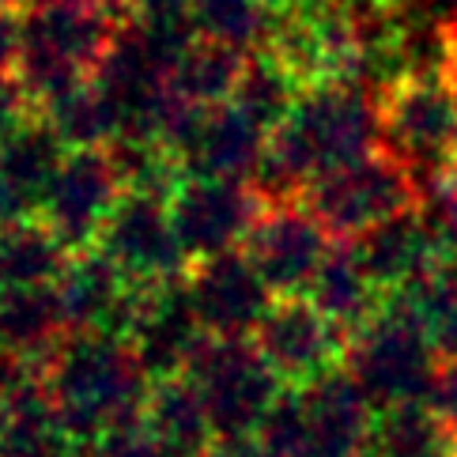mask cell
<instances>
[{
    "mask_svg": "<svg viewBox=\"0 0 457 457\" xmlns=\"http://www.w3.org/2000/svg\"><path fill=\"white\" fill-rule=\"evenodd\" d=\"M42 382L76 443H99L106 431L140 420L152 394L133 345L110 333H69L46 359Z\"/></svg>",
    "mask_w": 457,
    "mask_h": 457,
    "instance_id": "1",
    "label": "cell"
},
{
    "mask_svg": "<svg viewBox=\"0 0 457 457\" xmlns=\"http://www.w3.org/2000/svg\"><path fill=\"white\" fill-rule=\"evenodd\" d=\"M125 15L106 0H30L23 4V42L15 76L35 103V113L57 95L95 76Z\"/></svg>",
    "mask_w": 457,
    "mask_h": 457,
    "instance_id": "2",
    "label": "cell"
},
{
    "mask_svg": "<svg viewBox=\"0 0 457 457\" xmlns=\"http://www.w3.org/2000/svg\"><path fill=\"white\" fill-rule=\"evenodd\" d=\"M382 152L412 186H443L457 170V79L401 76L382 95Z\"/></svg>",
    "mask_w": 457,
    "mask_h": 457,
    "instance_id": "3",
    "label": "cell"
},
{
    "mask_svg": "<svg viewBox=\"0 0 457 457\" xmlns=\"http://www.w3.org/2000/svg\"><path fill=\"white\" fill-rule=\"evenodd\" d=\"M438 352L423 333V325L408 314L397 299H386V306L367 325L348 337L345 367L352 378L363 386V394L374 408H394L428 401L431 382L438 374Z\"/></svg>",
    "mask_w": 457,
    "mask_h": 457,
    "instance_id": "4",
    "label": "cell"
},
{
    "mask_svg": "<svg viewBox=\"0 0 457 457\" xmlns=\"http://www.w3.org/2000/svg\"><path fill=\"white\" fill-rule=\"evenodd\" d=\"M186 374L208 408L216 438L257 435L269 408L287 389L253 337H208L189 359Z\"/></svg>",
    "mask_w": 457,
    "mask_h": 457,
    "instance_id": "5",
    "label": "cell"
},
{
    "mask_svg": "<svg viewBox=\"0 0 457 457\" xmlns=\"http://www.w3.org/2000/svg\"><path fill=\"white\" fill-rule=\"evenodd\" d=\"M416 197L420 189L412 186V178L386 152H374L359 162H348V167L318 174L303 193L310 212L329 227L337 242H355L378 223L408 212Z\"/></svg>",
    "mask_w": 457,
    "mask_h": 457,
    "instance_id": "6",
    "label": "cell"
},
{
    "mask_svg": "<svg viewBox=\"0 0 457 457\" xmlns=\"http://www.w3.org/2000/svg\"><path fill=\"white\" fill-rule=\"evenodd\" d=\"M333 246L337 238L310 212L306 201L265 204L242 242V250L253 261L261 280L272 287V295H306Z\"/></svg>",
    "mask_w": 457,
    "mask_h": 457,
    "instance_id": "7",
    "label": "cell"
},
{
    "mask_svg": "<svg viewBox=\"0 0 457 457\" xmlns=\"http://www.w3.org/2000/svg\"><path fill=\"white\" fill-rule=\"evenodd\" d=\"M253 345L284 386L303 389L345 363L348 333L333 318H325L310 295H276L257 325Z\"/></svg>",
    "mask_w": 457,
    "mask_h": 457,
    "instance_id": "8",
    "label": "cell"
},
{
    "mask_svg": "<svg viewBox=\"0 0 457 457\" xmlns=\"http://www.w3.org/2000/svg\"><path fill=\"white\" fill-rule=\"evenodd\" d=\"M95 246L133 284L182 280L193 269L182 238L174 231L167 197H155V193H121Z\"/></svg>",
    "mask_w": 457,
    "mask_h": 457,
    "instance_id": "9",
    "label": "cell"
},
{
    "mask_svg": "<svg viewBox=\"0 0 457 457\" xmlns=\"http://www.w3.org/2000/svg\"><path fill=\"white\" fill-rule=\"evenodd\" d=\"M121 193H125L121 174L113 167L106 148H76L61 159L54 182L46 189L38 220L72 253L87 250L99 242L110 212L121 201Z\"/></svg>",
    "mask_w": 457,
    "mask_h": 457,
    "instance_id": "10",
    "label": "cell"
},
{
    "mask_svg": "<svg viewBox=\"0 0 457 457\" xmlns=\"http://www.w3.org/2000/svg\"><path fill=\"white\" fill-rule=\"evenodd\" d=\"M167 208L189 261L197 265L204 257L242 250V242H246L250 227L257 223L265 204L246 182L186 174L167 197Z\"/></svg>",
    "mask_w": 457,
    "mask_h": 457,
    "instance_id": "11",
    "label": "cell"
},
{
    "mask_svg": "<svg viewBox=\"0 0 457 457\" xmlns=\"http://www.w3.org/2000/svg\"><path fill=\"white\" fill-rule=\"evenodd\" d=\"M208 337L212 333L204 329L189 295V276L167 284H144L137 321L129 329V345H133L140 367L152 382L186 374L189 359L197 355Z\"/></svg>",
    "mask_w": 457,
    "mask_h": 457,
    "instance_id": "12",
    "label": "cell"
},
{
    "mask_svg": "<svg viewBox=\"0 0 457 457\" xmlns=\"http://www.w3.org/2000/svg\"><path fill=\"white\" fill-rule=\"evenodd\" d=\"M54 287L69 333H110L129 340L144 284L129 280L99 246L76 250Z\"/></svg>",
    "mask_w": 457,
    "mask_h": 457,
    "instance_id": "13",
    "label": "cell"
},
{
    "mask_svg": "<svg viewBox=\"0 0 457 457\" xmlns=\"http://www.w3.org/2000/svg\"><path fill=\"white\" fill-rule=\"evenodd\" d=\"M189 295L212 337H253L276 303L246 250L204 257L189 269Z\"/></svg>",
    "mask_w": 457,
    "mask_h": 457,
    "instance_id": "14",
    "label": "cell"
},
{
    "mask_svg": "<svg viewBox=\"0 0 457 457\" xmlns=\"http://www.w3.org/2000/svg\"><path fill=\"white\" fill-rule=\"evenodd\" d=\"M64 155L69 148L38 113L0 144V227L38 216Z\"/></svg>",
    "mask_w": 457,
    "mask_h": 457,
    "instance_id": "15",
    "label": "cell"
},
{
    "mask_svg": "<svg viewBox=\"0 0 457 457\" xmlns=\"http://www.w3.org/2000/svg\"><path fill=\"white\" fill-rule=\"evenodd\" d=\"M272 129L261 125L246 106L235 99L212 106L197 129V140L186 155V174L227 178V182H253L261 159L269 152Z\"/></svg>",
    "mask_w": 457,
    "mask_h": 457,
    "instance_id": "16",
    "label": "cell"
},
{
    "mask_svg": "<svg viewBox=\"0 0 457 457\" xmlns=\"http://www.w3.org/2000/svg\"><path fill=\"white\" fill-rule=\"evenodd\" d=\"M306 295L325 318H333L348 337L386 306V291L367 272L363 261H359L352 242H337V246L329 250V257H325V265L318 269V276H314V284H310Z\"/></svg>",
    "mask_w": 457,
    "mask_h": 457,
    "instance_id": "17",
    "label": "cell"
},
{
    "mask_svg": "<svg viewBox=\"0 0 457 457\" xmlns=\"http://www.w3.org/2000/svg\"><path fill=\"white\" fill-rule=\"evenodd\" d=\"M64 337H69V321H64L54 284L20 287L0 295V348L30 359L42 370Z\"/></svg>",
    "mask_w": 457,
    "mask_h": 457,
    "instance_id": "18",
    "label": "cell"
},
{
    "mask_svg": "<svg viewBox=\"0 0 457 457\" xmlns=\"http://www.w3.org/2000/svg\"><path fill=\"white\" fill-rule=\"evenodd\" d=\"M72 450L76 438L42 378L0 404V457H72Z\"/></svg>",
    "mask_w": 457,
    "mask_h": 457,
    "instance_id": "19",
    "label": "cell"
},
{
    "mask_svg": "<svg viewBox=\"0 0 457 457\" xmlns=\"http://www.w3.org/2000/svg\"><path fill=\"white\" fill-rule=\"evenodd\" d=\"M363 457H457V435L428 401L394 404L374 416Z\"/></svg>",
    "mask_w": 457,
    "mask_h": 457,
    "instance_id": "20",
    "label": "cell"
},
{
    "mask_svg": "<svg viewBox=\"0 0 457 457\" xmlns=\"http://www.w3.org/2000/svg\"><path fill=\"white\" fill-rule=\"evenodd\" d=\"M72 250L38 216L0 227V295L20 287L57 284Z\"/></svg>",
    "mask_w": 457,
    "mask_h": 457,
    "instance_id": "21",
    "label": "cell"
},
{
    "mask_svg": "<svg viewBox=\"0 0 457 457\" xmlns=\"http://www.w3.org/2000/svg\"><path fill=\"white\" fill-rule=\"evenodd\" d=\"M246 64H250V54L235 50V46L197 38L182 54V61H178V69L170 76V95L182 103L204 106V110L223 106L235 99Z\"/></svg>",
    "mask_w": 457,
    "mask_h": 457,
    "instance_id": "22",
    "label": "cell"
},
{
    "mask_svg": "<svg viewBox=\"0 0 457 457\" xmlns=\"http://www.w3.org/2000/svg\"><path fill=\"white\" fill-rule=\"evenodd\" d=\"M144 420H148V428L159 438H167L170 446H182L189 453H204L216 443L208 408L197 394V386L189 382V374H174V378L152 382L148 404H144Z\"/></svg>",
    "mask_w": 457,
    "mask_h": 457,
    "instance_id": "23",
    "label": "cell"
},
{
    "mask_svg": "<svg viewBox=\"0 0 457 457\" xmlns=\"http://www.w3.org/2000/svg\"><path fill=\"white\" fill-rule=\"evenodd\" d=\"M38 118L61 137V144L69 152L76 148H110L118 140V113L106 103V95L95 84V76L84 84L69 87L57 95L54 103H46L38 110Z\"/></svg>",
    "mask_w": 457,
    "mask_h": 457,
    "instance_id": "24",
    "label": "cell"
},
{
    "mask_svg": "<svg viewBox=\"0 0 457 457\" xmlns=\"http://www.w3.org/2000/svg\"><path fill=\"white\" fill-rule=\"evenodd\" d=\"M193 23L201 38L257 54L269 42L272 8L269 0H193Z\"/></svg>",
    "mask_w": 457,
    "mask_h": 457,
    "instance_id": "25",
    "label": "cell"
},
{
    "mask_svg": "<svg viewBox=\"0 0 457 457\" xmlns=\"http://www.w3.org/2000/svg\"><path fill=\"white\" fill-rule=\"evenodd\" d=\"M299 95H303V84L284 69V61H276L269 50H257L250 54V64L242 72L235 103L246 106L261 125L276 129L291 113V106L299 103Z\"/></svg>",
    "mask_w": 457,
    "mask_h": 457,
    "instance_id": "26",
    "label": "cell"
},
{
    "mask_svg": "<svg viewBox=\"0 0 457 457\" xmlns=\"http://www.w3.org/2000/svg\"><path fill=\"white\" fill-rule=\"evenodd\" d=\"M95 446H99L103 457H201V453H189L182 446H170L167 438H159L144 416L106 431Z\"/></svg>",
    "mask_w": 457,
    "mask_h": 457,
    "instance_id": "27",
    "label": "cell"
},
{
    "mask_svg": "<svg viewBox=\"0 0 457 457\" xmlns=\"http://www.w3.org/2000/svg\"><path fill=\"white\" fill-rule=\"evenodd\" d=\"M30 118H35V103H30V95L23 91L20 76L0 72V144L12 140Z\"/></svg>",
    "mask_w": 457,
    "mask_h": 457,
    "instance_id": "28",
    "label": "cell"
},
{
    "mask_svg": "<svg viewBox=\"0 0 457 457\" xmlns=\"http://www.w3.org/2000/svg\"><path fill=\"white\" fill-rule=\"evenodd\" d=\"M428 404L443 416V423L457 435V359H443V363H438Z\"/></svg>",
    "mask_w": 457,
    "mask_h": 457,
    "instance_id": "29",
    "label": "cell"
},
{
    "mask_svg": "<svg viewBox=\"0 0 457 457\" xmlns=\"http://www.w3.org/2000/svg\"><path fill=\"white\" fill-rule=\"evenodd\" d=\"M38 378H42V370L30 363V359L0 348V404H4L8 397H15L20 389H27L30 382H38Z\"/></svg>",
    "mask_w": 457,
    "mask_h": 457,
    "instance_id": "30",
    "label": "cell"
},
{
    "mask_svg": "<svg viewBox=\"0 0 457 457\" xmlns=\"http://www.w3.org/2000/svg\"><path fill=\"white\" fill-rule=\"evenodd\" d=\"M20 42H23V8H0V72L15 69L20 57Z\"/></svg>",
    "mask_w": 457,
    "mask_h": 457,
    "instance_id": "31",
    "label": "cell"
},
{
    "mask_svg": "<svg viewBox=\"0 0 457 457\" xmlns=\"http://www.w3.org/2000/svg\"><path fill=\"white\" fill-rule=\"evenodd\" d=\"M201 457H269V450L261 446L257 435H242V438H216Z\"/></svg>",
    "mask_w": 457,
    "mask_h": 457,
    "instance_id": "32",
    "label": "cell"
},
{
    "mask_svg": "<svg viewBox=\"0 0 457 457\" xmlns=\"http://www.w3.org/2000/svg\"><path fill=\"white\" fill-rule=\"evenodd\" d=\"M72 457H103V453H99V446H95V443H76Z\"/></svg>",
    "mask_w": 457,
    "mask_h": 457,
    "instance_id": "33",
    "label": "cell"
},
{
    "mask_svg": "<svg viewBox=\"0 0 457 457\" xmlns=\"http://www.w3.org/2000/svg\"><path fill=\"white\" fill-rule=\"evenodd\" d=\"M106 4H110V8H118V12L125 15V4H129V0H106Z\"/></svg>",
    "mask_w": 457,
    "mask_h": 457,
    "instance_id": "34",
    "label": "cell"
},
{
    "mask_svg": "<svg viewBox=\"0 0 457 457\" xmlns=\"http://www.w3.org/2000/svg\"><path fill=\"white\" fill-rule=\"evenodd\" d=\"M12 4H15V8H23V0H0V8H12Z\"/></svg>",
    "mask_w": 457,
    "mask_h": 457,
    "instance_id": "35",
    "label": "cell"
},
{
    "mask_svg": "<svg viewBox=\"0 0 457 457\" xmlns=\"http://www.w3.org/2000/svg\"><path fill=\"white\" fill-rule=\"evenodd\" d=\"M27 4H30V0H27Z\"/></svg>",
    "mask_w": 457,
    "mask_h": 457,
    "instance_id": "36",
    "label": "cell"
},
{
    "mask_svg": "<svg viewBox=\"0 0 457 457\" xmlns=\"http://www.w3.org/2000/svg\"><path fill=\"white\" fill-rule=\"evenodd\" d=\"M23 4H27V0H23Z\"/></svg>",
    "mask_w": 457,
    "mask_h": 457,
    "instance_id": "37",
    "label": "cell"
}]
</instances>
